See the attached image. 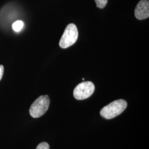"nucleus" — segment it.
Returning a JSON list of instances; mask_svg holds the SVG:
<instances>
[{
  "instance_id": "39448f33",
  "label": "nucleus",
  "mask_w": 149,
  "mask_h": 149,
  "mask_svg": "<svg viewBox=\"0 0 149 149\" xmlns=\"http://www.w3.org/2000/svg\"><path fill=\"white\" fill-rule=\"evenodd\" d=\"M135 17L139 20L146 19L149 17V1L148 0L140 1L135 9Z\"/></svg>"
},
{
  "instance_id": "f257e3e1",
  "label": "nucleus",
  "mask_w": 149,
  "mask_h": 149,
  "mask_svg": "<svg viewBox=\"0 0 149 149\" xmlns=\"http://www.w3.org/2000/svg\"><path fill=\"white\" fill-rule=\"evenodd\" d=\"M127 107V102L124 100H118L104 107L100 114L102 117L111 119L122 114Z\"/></svg>"
},
{
  "instance_id": "423d86ee",
  "label": "nucleus",
  "mask_w": 149,
  "mask_h": 149,
  "mask_svg": "<svg viewBox=\"0 0 149 149\" xmlns=\"http://www.w3.org/2000/svg\"><path fill=\"white\" fill-rule=\"evenodd\" d=\"M24 26V23L22 21H17L12 24L13 29L16 32H20Z\"/></svg>"
},
{
  "instance_id": "f03ea898",
  "label": "nucleus",
  "mask_w": 149,
  "mask_h": 149,
  "mask_svg": "<svg viewBox=\"0 0 149 149\" xmlns=\"http://www.w3.org/2000/svg\"><path fill=\"white\" fill-rule=\"evenodd\" d=\"M50 99L48 95L39 97L30 107V115L34 118L40 117L48 111Z\"/></svg>"
},
{
  "instance_id": "7ed1b4c3",
  "label": "nucleus",
  "mask_w": 149,
  "mask_h": 149,
  "mask_svg": "<svg viewBox=\"0 0 149 149\" xmlns=\"http://www.w3.org/2000/svg\"><path fill=\"white\" fill-rule=\"evenodd\" d=\"M78 36L79 33L77 27L74 23H70L65 29L60 39V47L63 49L69 48L76 43Z\"/></svg>"
},
{
  "instance_id": "0eeeda50",
  "label": "nucleus",
  "mask_w": 149,
  "mask_h": 149,
  "mask_svg": "<svg viewBox=\"0 0 149 149\" xmlns=\"http://www.w3.org/2000/svg\"><path fill=\"white\" fill-rule=\"evenodd\" d=\"M96 2V5L98 8H104L108 2V0H95Z\"/></svg>"
},
{
  "instance_id": "6e6552de",
  "label": "nucleus",
  "mask_w": 149,
  "mask_h": 149,
  "mask_svg": "<svg viewBox=\"0 0 149 149\" xmlns=\"http://www.w3.org/2000/svg\"><path fill=\"white\" fill-rule=\"evenodd\" d=\"M36 149H49V145L46 142H43L39 144Z\"/></svg>"
},
{
  "instance_id": "1a4fd4ad",
  "label": "nucleus",
  "mask_w": 149,
  "mask_h": 149,
  "mask_svg": "<svg viewBox=\"0 0 149 149\" xmlns=\"http://www.w3.org/2000/svg\"><path fill=\"white\" fill-rule=\"evenodd\" d=\"M4 72V67L3 65H0V81L3 77V74Z\"/></svg>"
},
{
  "instance_id": "20e7f679",
  "label": "nucleus",
  "mask_w": 149,
  "mask_h": 149,
  "mask_svg": "<svg viewBox=\"0 0 149 149\" xmlns=\"http://www.w3.org/2000/svg\"><path fill=\"white\" fill-rule=\"evenodd\" d=\"M95 87L91 81H86L80 83L74 91L73 95L77 100H83L89 98L94 92Z\"/></svg>"
}]
</instances>
